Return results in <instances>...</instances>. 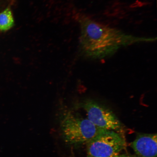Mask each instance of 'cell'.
Masks as SVG:
<instances>
[{
    "label": "cell",
    "instance_id": "1",
    "mask_svg": "<svg viewBox=\"0 0 157 157\" xmlns=\"http://www.w3.org/2000/svg\"><path fill=\"white\" fill-rule=\"evenodd\" d=\"M76 20L80 28V53L90 59H102L113 56L124 47L156 40V37L127 34L120 29L98 22L82 13L77 14Z\"/></svg>",
    "mask_w": 157,
    "mask_h": 157
},
{
    "label": "cell",
    "instance_id": "2",
    "mask_svg": "<svg viewBox=\"0 0 157 157\" xmlns=\"http://www.w3.org/2000/svg\"><path fill=\"white\" fill-rule=\"evenodd\" d=\"M58 116L63 138L68 144H86L105 131L95 126L87 118L79 116L62 102L60 104Z\"/></svg>",
    "mask_w": 157,
    "mask_h": 157
},
{
    "label": "cell",
    "instance_id": "3",
    "mask_svg": "<svg viewBox=\"0 0 157 157\" xmlns=\"http://www.w3.org/2000/svg\"><path fill=\"white\" fill-rule=\"evenodd\" d=\"M86 144L88 155L94 157H115L126 146L122 133L107 130L99 133Z\"/></svg>",
    "mask_w": 157,
    "mask_h": 157
},
{
    "label": "cell",
    "instance_id": "4",
    "mask_svg": "<svg viewBox=\"0 0 157 157\" xmlns=\"http://www.w3.org/2000/svg\"><path fill=\"white\" fill-rule=\"evenodd\" d=\"M76 105L85 111L87 119L98 128L119 133L122 132V124L112 111L101 104L93 99H87Z\"/></svg>",
    "mask_w": 157,
    "mask_h": 157
},
{
    "label": "cell",
    "instance_id": "5",
    "mask_svg": "<svg viewBox=\"0 0 157 157\" xmlns=\"http://www.w3.org/2000/svg\"><path fill=\"white\" fill-rule=\"evenodd\" d=\"M131 146L137 157H157V134H139Z\"/></svg>",
    "mask_w": 157,
    "mask_h": 157
},
{
    "label": "cell",
    "instance_id": "6",
    "mask_svg": "<svg viewBox=\"0 0 157 157\" xmlns=\"http://www.w3.org/2000/svg\"><path fill=\"white\" fill-rule=\"evenodd\" d=\"M14 25L12 12L10 7H7L0 13V31L5 32L8 31Z\"/></svg>",
    "mask_w": 157,
    "mask_h": 157
},
{
    "label": "cell",
    "instance_id": "7",
    "mask_svg": "<svg viewBox=\"0 0 157 157\" xmlns=\"http://www.w3.org/2000/svg\"><path fill=\"white\" fill-rule=\"evenodd\" d=\"M115 157H130L129 156L126 155H117L115 156Z\"/></svg>",
    "mask_w": 157,
    "mask_h": 157
},
{
    "label": "cell",
    "instance_id": "8",
    "mask_svg": "<svg viewBox=\"0 0 157 157\" xmlns=\"http://www.w3.org/2000/svg\"><path fill=\"white\" fill-rule=\"evenodd\" d=\"M87 157H93V156H90L88 155Z\"/></svg>",
    "mask_w": 157,
    "mask_h": 157
}]
</instances>
